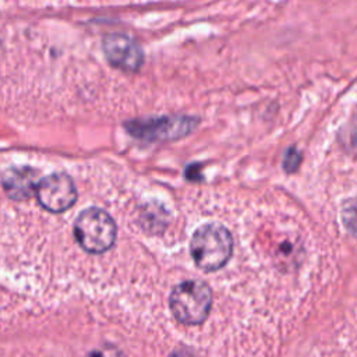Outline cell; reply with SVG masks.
Masks as SVG:
<instances>
[{"label":"cell","instance_id":"3","mask_svg":"<svg viewBox=\"0 0 357 357\" xmlns=\"http://www.w3.org/2000/svg\"><path fill=\"white\" fill-rule=\"evenodd\" d=\"M74 233L84 250L92 254H102L114 244L117 227L107 212L99 208H89L77 218Z\"/></svg>","mask_w":357,"mask_h":357},{"label":"cell","instance_id":"6","mask_svg":"<svg viewBox=\"0 0 357 357\" xmlns=\"http://www.w3.org/2000/svg\"><path fill=\"white\" fill-rule=\"evenodd\" d=\"M103 53L112 66L124 71H137L144 61V53L138 43L124 33L105 36Z\"/></svg>","mask_w":357,"mask_h":357},{"label":"cell","instance_id":"4","mask_svg":"<svg viewBox=\"0 0 357 357\" xmlns=\"http://www.w3.org/2000/svg\"><path fill=\"white\" fill-rule=\"evenodd\" d=\"M198 124L194 116H162L146 120H134L126 124L127 131L146 141H176L188 135Z\"/></svg>","mask_w":357,"mask_h":357},{"label":"cell","instance_id":"2","mask_svg":"<svg viewBox=\"0 0 357 357\" xmlns=\"http://www.w3.org/2000/svg\"><path fill=\"white\" fill-rule=\"evenodd\" d=\"M169 305L173 317L185 325L202 324L212 305V291L201 280H184L170 293Z\"/></svg>","mask_w":357,"mask_h":357},{"label":"cell","instance_id":"7","mask_svg":"<svg viewBox=\"0 0 357 357\" xmlns=\"http://www.w3.org/2000/svg\"><path fill=\"white\" fill-rule=\"evenodd\" d=\"M36 172L31 167H11L3 174V187L14 201L29 198L36 187Z\"/></svg>","mask_w":357,"mask_h":357},{"label":"cell","instance_id":"1","mask_svg":"<svg viewBox=\"0 0 357 357\" xmlns=\"http://www.w3.org/2000/svg\"><path fill=\"white\" fill-rule=\"evenodd\" d=\"M190 254L199 269L205 272L218 271L229 262L233 254V237L219 223L202 225L191 237Z\"/></svg>","mask_w":357,"mask_h":357},{"label":"cell","instance_id":"5","mask_svg":"<svg viewBox=\"0 0 357 357\" xmlns=\"http://www.w3.org/2000/svg\"><path fill=\"white\" fill-rule=\"evenodd\" d=\"M39 204L49 212H64L77 201V190L70 176L64 173H53L43 177L36 188Z\"/></svg>","mask_w":357,"mask_h":357},{"label":"cell","instance_id":"9","mask_svg":"<svg viewBox=\"0 0 357 357\" xmlns=\"http://www.w3.org/2000/svg\"><path fill=\"white\" fill-rule=\"evenodd\" d=\"M301 162V153L296 149V148H289L284 153V158H283V169L287 172V173H293L297 170L298 165Z\"/></svg>","mask_w":357,"mask_h":357},{"label":"cell","instance_id":"8","mask_svg":"<svg viewBox=\"0 0 357 357\" xmlns=\"http://www.w3.org/2000/svg\"><path fill=\"white\" fill-rule=\"evenodd\" d=\"M340 216L346 230L354 237H357V195L343 202Z\"/></svg>","mask_w":357,"mask_h":357}]
</instances>
